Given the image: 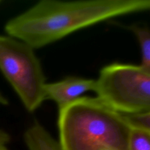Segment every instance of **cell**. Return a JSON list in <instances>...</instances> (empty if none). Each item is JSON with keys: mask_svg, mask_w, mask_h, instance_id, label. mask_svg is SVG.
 <instances>
[{"mask_svg": "<svg viewBox=\"0 0 150 150\" xmlns=\"http://www.w3.org/2000/svg\"><path fill=\"white\" fill-rule=\"evenodd\" d=\"M149 7V0H42L10 19L4 29L8 36L35 49L100 22Z\"/></svg>", "mask_w": 150, "mask_h": 150, "instance_id": "1", "label": "cell"}, {"mask_svg": "<svg viewBox=\"0 0 150 150\" xmlns=\"http://www.w3.org/2000/svg\"><path fill=\"white\" fill-rule=\"evenodd\" d=\"M58 127L64 150H127L131 130L121 114L89 97L60 108Z\"/></svg>", "mask_w": 150, "mask_h": 150, "instance_id": "2", "label": "cell"}, {"mask_svg": "<svg viewBox=\"0 0 150 150\" xmlns=\"http://www.w3.org/2000/svg\"><path fill=\"white\" fill-rule=\"evenodd\" d=\"M95 81L97 98L114 111L122 114L150 111V70L140 64H108Z\"/></svg>", "mask_w": 150, "mask_h": 150, "instance_id": "3", "label": "cell"}, {"mask_svg": "<svg viewBox=\"0 0 150 150\" xmlns=\"http://www.w3.org/2000/svg\"><path fill=\"white\" fill-rule=\"evenodd\" d=\"M34 50L19 40L0 35V70L29 112L45 100V78Z\"/></svg>", "mask_w": 150, "mask_h": 150, "instance_id": "4", "label": "cell"}, {"mask_svg": "<svg viewBox=\"0 0 150 150\" xmlns=\"http://www.w3.org/2000/svg\"><path fill=\"white\" fill-rule=\"evenodd\" d=\"M96 81L94 79L67 77L59 81L45 84V98L54 101L62 108L81 98L83 94L95 91Z\"/></svg>", "mask_w": 150, "mask_h": 150, "instance_id": "5", "label": "cell"}, {"mask_svg": "<svg viewBox=\"0 0 150 150\" xmlns=\"http://www.w3.org/2000/svg\"><path fill=\"white\" fill-rule=\"evenodd\" d=\"M23 138L28 150H64L59 142L38 122L26 130Z\"/></svg>", "mask_w": 150, "mask_h": 150, "instance_id": "6", "label": "cell"}, {"mask_svg": "<svg viewBox=\"0 0 150 150\" xmlns=\"http://www.w3.org/2000/svg\"><path fill=\"white\" fill-rule=\"evenodd\" d=\"M128 29L131 31L139 42L142 54V62L140 65L150 70V34L147 27L142 25L132 24Z\"/></svg>", "mask_w": 150, "mask_h": 150, "instance_id": "7", "label": "cell"}, {"mask_svg": "<svg viewBox=\"0 0 150 150\" xmlns=\"http://www.w3.org/2000/svg\"><path fill=\"white\" fill-rule=\"evenodd\" d=\"M127 150H150V131L131 128Z\"/></svg>", "mask_w": 150, "mask_h": 150, "instance_id": "8", "label": "cell"}, {"mask_svg": "<svg viewBox=\"0 0 150 150\" xmlns=\"http://www.w3.org/2000/svg\"><path fill=\"white\" fill-rule=\"evenodd\" d=\"M121 114L131 128L150 131V111Z\"/></svg>", "mask_w": 150, "mask_h": 150, "instance_id": "9", "label": "cell"}, {"mask_svg": "<svg viewBox=\"0 0 150 150\" xmlns=\"http://www.w3.org/2000/svg\"><path fill=\"white\" fill-rule=\"evenodd\" d=\"M10 140H11V138L9 133H7L3 129L0 128V144L6 145L10 142Z\"/></svg>", "mask_w": 150, "mask_h": 150, "instance_id": "10", "label": "cell"}, {"mask_svg": "<svg viewBox=\"0 0 150 150\" xmlns=\"http://www.w3.org/2000/svg\"><path fill=\"white\" fill-rule=\"evenodd\" d=\"M9 104L8 100L7 98L0 92V105H7Z\"/></svg>", "mask_w": 150, "mask_h": 150, "instance_id": "11", "label": "cell"}, {"mask_svg": "<svg viewBox=\"0 0 150 150\" xmlns=\"http://www.w3.org/2000/svg\"><path fill=\"white\" fill-rule=\"evenodd\" d=\"M0 150H8L7 148L6 147V146L4 144H0Z\"/></svg>", "mask_w": 150, "mask_h": 150, "instance_id": "12", "label": "cell"}, {"mask_svg": "<svg viewBox=\"0 0 150 150\" xmlns=\"http://www.w3.org/2000/svg\"><path fill=\"white\" fill-rule=\"evenodd\" d=\"M107 150H110V149H107Z\"/></svg>", "mask_w": 150, "mask_h": 150, "instance_id": "13", "label": "cell"}]
</instances>
